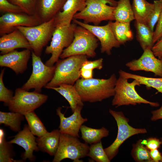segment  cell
I'll use <instances>...</instances> for the list:
<instances>
[{"mask_svg":"<svg viewBox=\"0 0 162 162\" xmlns=\"http://www.w3.org/2000/svg\"><path fill=\"white\" fill-rule=\"evenodd\" d=\"M24 116L20 113L12 112L0 111V124L8 126L15 132L21 130L22 121L24 119Z\"/></svg>","mask_w":162,"mask_h":162,"instance_id":"f1b7e54d","label":"cell"},{"mask_svg":"<svg viewBox=\"0 0 162 162\" xmlns=\"http://www.w3.org/2000/svg\"><path fill=\"white\" fill-rule=\"evenodd\" d=\"M77 25L73 22L68 26L56 27L50 44L45 49V53L46 54L51 55L45 62L46 65L53 66L58 61L64 48L68 47L72 42L74 31Z\"/></svg>","mask_w":162,"mask_h":162,"instance_id":"52a82bcc","label":"cell"},{"mask_svg":"<svg viewBox=\"0 0 162 162\" xmlns=\"http://www.w3.org/2000/svg\"><path fill=\"white\" fill-rule=\"evenodd\" d=\"M20 8L24 12L31 15H35L37 0H8Z\"/></svg>","mask_w":162,"mask_h":162,"instance_id":"e575fe53","label":"cell"},{"mask_svg":"<svg viewBox=\"0 0 162 162\" xmlns=\"http://www.w3.org/2000/svg\"><path fill=\"white\" fill-rule=\"evenodd\" d=\"M32 71L28 80L22 87L26 91L34 89V91L40 93L52 79L54 75L55 66H49L44 64L40 56L32 51Z\"/></svg>","mask_w":162,"mask_h":162,"instance_id":"8fae6325","label":"cell"},{"mask_svg":"<svg viewBox=\"0 0 162 162\" xmlns=\"http://www.w3.org/2000/svg\"><path fill=\"white\" fill-rule=\"evenodd\" d=\"M50 89L57 92L67 100L72 112L78 107L84 106L83 102L74 85L63 84Z\"/></svg>","mask_w":162,"mask_h":162,"instance_id":"7402d4cb","label":"cell"},{"mask_svg":"<svg viewBox=\"0 0 162 162\" xmlns=\"http://www.w3.org/2000/svg\"><path fill=\"white\" fill-rule=\"evenodd\" d=\"M109 22L115 38L120 45L124 44L133 39V35L130 22L116 21L115 22L110 21Z\"/></svg>","mask_w":162,"mask_h":162,"instance_id":"cb8c5ba5","label":"cell"},{"mask_svg":"<svg viewBox=\"0 0 162 162\" xmlns=\"http://www.w3.org/2000/svg\"><path fill=\"white\" fill-rule=\"evenodd\" d=\"M152 50L156 57L159 59L162 58V38L154 44Z\"/></svg>","mask_w":162,"mask_h":162,"instance_id":"60d3db41","label":"cell"},{"mask_svg":"<svg viewBox=\"0 0 162 162\" xmlns=\"http://www.w3.org/2000/svg\"><path fill=\"white\" fill-rule=\"evenodd\" d=\"M154 44L162 38V10L157 22L155 30L153 32Z\"/></svg>","mask_w":162,"mask_h":162,"instance_id":"ab89813d","label":"cell"},{"mask_svg":"<svg viewBox=\"0 0 162 162\" xmlns=\"http://www.w3.org/2000/svg\"><path fill=\"white\" fill-rule=\"evenodd\" d=\"M86 1L67 0L62 8V11H59L54 18L55 27L70 25L74 15L85 8Z\"/></svg>","mask_w":162,"mask_h":162,"instance_id":"d6986e66","label":"cell"},{"mask_svg":"<svg viewBox=\"0 0 162 162\" xmlns=\"http://www.w3.org/2000/svg\"><path fill=\"white\" fill-rule=\"evenodd\" d=\"M18 48L32 50L28 40L19 29L16 28L11 32L1 36L0 38L1 55L7 53Z\"/></svg>","mask_w":162,"mask_h":162,"instance_id":"ac0fdd59","label":"cell"},{"mask_svg":"<svg viewBox=\"0 0 162 162\" xmlns=\"http://www.w3.org/2000/svg\"><path fill=\"white\" fill-rule=\"evenodd\" d=\"M152 116L151 118L152 121H156L162 119V104L160 107L156 110H153L151 112Z\"/></svg>","mask_w":162,"mask_h":162,"instance_id":"ee69618b","label":"cell"},{"mask_svg":"<svg viewBox=\"0 0 162 162\" xmlns=\"http://www.w3.org/2000/svg\"><path fill=\"white\" fill-rule=\"evenodd\" d=\"M83 107L78 106L68 117H65L61 111L62 108L58 107L56 110V114L60 119L59 130L61 134H67L79 137V132L81 126L88 121L86 118L82 116L81 111Z\"/></svg>","mask_w":162,"mask_h":162,"instance_id":"9a60e30c","label":"cell"},{"mask_svg":"<svg viewBox=\"0 0 162 162\" xmlns=\"http://www.w3.org/2000/svg\"><path fill=\"white\" fill-rule=\"evenodd\" d=\"M87 156L97 162L110 161L103 148L101 141L91 145Z\"/></svg>","mask_w":162,"mask_h":162,"instance_id":"1f68e13d","label":"cell"},{"mask_svg":"<svg viewBox=\"0 0 162 162\" xmlns=\"http://www.w3.org/2000/svg\"><path fill=\"white\" fill-rule=\"evenodd\" d=\"M4 72V69L2 70L0 74V101L8 106L14 96L13 92L6 88L4 83L3 76Z\"/></svg>","mask_w":162,"mask_h":162,"instance_id":"d590c367","label":"cell"},{"mask_svg":"<svg viewBox=\"0 0 162 162\" xmlns=\"http://www.w3.org/2000/svg\"><path fill=\"white\" fill-rule=\"evenodd\" d=\"M78 137L61 133L59 142L52 162H60L68 158L74 162H82L80 159L87 156L89 146L81 142Z\"/></svg>","mask_w":162,"mask_h":162,"instance_id":"ba28073f","label":"cell"},{"mask_svg":"<svg viewBox=\"0 0 162 162\" xmlns=\"http://www.w3.org/2000/svg\"><path fill=\"white\" fill-rule=\"evenodd\" d=\"M117 2L114 0H87L85 8L76 13L73 19L98 26L103 21L115 20L114 11Z\"/></svg>","mask_w":162,"mask_h":162,"instance_id":"3957f363","label":"cell"},{"mask_svg":"<svg viewBox=\"0 0 162 162\" xmlns=\"http://www.w3.org/2000/svg\"><path fill=\"white\" fill-rule=\"evenodd\" d=\"M60 134L59 130L55 129L38 137L36 140L39 150L54 156L58 147Z\"/></svg>","mask_w":162,"mask_h":162,"instance_id":"44dd1931","label":"cell"},{"mask_svg":"<svg viewBox=\"0 0 162 162\" xmlns=\"http://www.w3.org/2000/svg\"><path fill=\"white\" fill-rule=\"evenodd\" d=\"M34 135L30 130L28 125L26 124L23 129L19 131L13 139L8 142L12 144H16L23 148L25 151L23 159L25 160L28 159L32 161L34 159V151H38L39 150L36 138Z\"/></svg>","mask_w":162,"mask_h":162,"instance_id":"e0dca14e","label":"cell"},{"mask_svg":"<svg viewBox=\"0 0 162 162\" xmlns=\"http://www.w3.org/2000/svg\"><path fill=\"white\" fill-rule=\"evenodd\" d=\"M0 11L6 13H25L20 8L11 3L8 0H0Z\"/></svg>","mask_w":162,"mask_h":162,"instance_id":"8d00e7d4","label":"cell"},{"mask_svg":"<svg viewBox=\"0 0 162 162\" xmlns=\"http://www.w3.org/2000/svg\"><path fill=\"white\" fill-rule=\"evenodd\" d=\"M142 140L140 139L133 144L132 157L136 162H153L150 157V150L142 143Z\"/></svg>","mask_w":162,"mask_h":162,"instance_id":"4dcf8cb0","label":"cell"},{"mask_svg":"<svg viewBox=\"0 0 162 162\" xmlns=\"http://www.w3.org/2000/svg\"><path fill=\"white\" fill-rule=\"evenodd\" d=\"M81 138L87 144L99 142L103 138L107 137L109 131L104 127L100 129L93 128L82 125L80 128Z\"/></svg>","mask_w":162,"mask_h":162,"instance_id":"d4e9b609","label":"cell"},{"mask_svg":"<svg viewBox=\"0 0 162 162\" xmlns=\"http://www.w3.org/2000/svg\"><path fill=\"white\" fill-rule=\"evenodd\" d=\"M141 57L127 63L125 65L131 70H143L154 73L155 76L162 77V58H156L152 49H147Z\"/></svg>","mask_w":162,"mask_h":162,"instance_id":"5bb4252c","label":"cell"},{"mask_svg":"<svg viewBox=\"0 0 162 162\" xmlns=\"http://www.w3.org/2000/svg\"><path fill=\"white\" fill-rule=\"evenodd\" d=\"M117 80L113 74L107 79H79L74 85L83 102L94 103L114 96Z\"/></svg>","mask_w":162,"mask_h":162,"instance_id":"6da1fadb","label":"cell"},{"mask_svg":"<svg viewBox=\"0 0 162 162\" xmlns=\"http://www.w3.org/2000/svg\"><path fill=\"white\" fill-rule=\"evenodd\" d=\"M132 6L135 20L146 23L154 8V4L146 0H133Z\"/></svg>","mask_w":162,"mask_h":162,"instance_id":"4316f807","label":"cell"},{"mask_svg":"<svg viewBox=\"0 0 162 162\" xmlns=\"http://www.w3.org/2000/svg\"><path fill=\"white\" fill-rule=\"evenodd\" d=\"M81 77L84 79H88L93 77V70L81 68L80 70Z\"/></svg>","mask_w":162,"mask_h":162,"instance_id":"7bdbcfd3","label":"cell"},{"mask_svg":"<svg viewBox=\"0 0 162 162\" xmlns=\"http://www.w3.org/2000/svg\"><path fill=\"white\" fill-rule=\"evenodd\" d=\"M88 57L85 55H77L58 60L55 65L53 77L45 88L50 89L63 84L74 85L81 77V69Z\"/></svg>","mask_w":162,"mask_h":162,"instance_id":"7a4b0ae2","label":"cell"},{"mask_svg":"<svg viewBox=\"0 0 162 162\" xmlns=\"http://www.w3.org/2000/svg\"><path fill=\"white\" fill-rule=\"evenodd\" d=\"M128 79L122 76L117 79L115 87V94L112 101V105L116 108L123 105L144 104L154 107H158V102L148 101L142 97L137 92L135 87L141 85L137 80H134L129 83Z\"/></svg>","mask_w":162,"mask_h":162,"instance_id":"5b68a950","label":"cell"},{"mask_svg":"<svg viewBox=\"0 0 162 162\" xmlns=\"http://www.w3.org/2000/svg\"><path fill=\"white\" fill-rule=\"evenodd\" d=\"M36 15H31L25 13H7L0 17V34L9 33L19 26L32 27L41 23Z\"/></svg>","mask_w":162,"mask_h":162,"instance_id":"4fadbf2b","label":"cell"},{"mask_svg":"<svg viewBox=\"0 0 162 162\" xmlns=\"http://www.w3.org/2000/svg\"><path fill=\"white\" fill-rule=\"evenodd\" d=\"M115 20L130 22L135 17L130 0H119L114 11Z\"/></svg>","mask_w":162,"mask_h":162,"instance_id":"484cf974","label":"cell"},{"mask_svg":"<svg viewBox=\"0 0 162 162\" xmlns=\"http://www.w3.org/2000/svg\"><path fill=\"white\" fill-rule=\"evenodd\" d=\"M160 141H161V143H162V138H161L160 139Z\"/></svg>","mask_w":162,"mask_h":162,"instance_id":"f6af8a7d","label":"cell"},{"mask_svg":"<svg viewBox=\"0 0 162 162\" xmlns=\"http://www.w3.org/2000/svg\"><path fill=\"white\" fill-rule=\"evenodd\" d=\"M109 112L116 121L118 128L117 136L113 142L104 148L108 158L111 161L118 154L119 147L128 139L139 134L147 132L145 128H135L129 124V119L122 111H117L109 109Z\"/></svg>","mask_w":162,"mask_h":162,"instance_id":"9c48e42d","label":"cell"},{"mask_svg":"<svg viewBox=\"0 0 162 162\" xmlns=\"http://www.w3.org/2000/svg\"><path fill=\"white\" fill-rule=\"evenodd\" d=\"M4 134V130L0 129V162H16L12 158L13 154L11 146L12 144L6 141Z\"/></svg>","mask_w":162,"mask_h":162,"instance_id":"d6a6232c","label":"cell"},{"mask_svg":"<svg viewBox=\"0 0 162 162\" xmlns=\"http://www.w3.org/2000/svg\"><path fill=\"white\" fill-rule=\"evenodd\" d=\"M99 40L90 31L80 26H77L74 39L71 44L63 50L60 58L63 59L74 55H83L93 58Z\"/></svg>","mask_w":162,"mask_h":162,"instance_id":"277c9868","label":"cell"},{"mask_svg":"<svg viewBox=\"0 0 162 162\" xmlns=\"http://www.w3.org/2000/svg\"><path fill=\"white\" fill-rule=\"evenodd\" d=\"M119 75L128 79H133L137 80L141 85L148 88H153L162 94V77L153 78L147 77L128 73L120 70L118 72Z\"/></svg>","mask_w":162,"mask_h":162,"instance_id":"83f0119b","label":"cell"},{"mask_svg":"<svg viewBox=\"0 0 162 162\" xmlns=\"http://www.w3.org/2000/svg\"><path fill=\"white\" fill-rule=\"evenodd\" d=\"M24 116L28 122L30 130L34 135L40 137L48 132L34 111L27 113Z\"/></svg>","mask_w":162,"mask_h":162,"instance_id":"f546056e","label":"cell"},{"mask_svg":"<svg viewBox=\"0 0 162 162\" xmlns=\"http://www.w3.org/2000/svg\"><path fill=\"white\" fill-rule=\"evenodd\" d=\"M134 26L136 31V38L143 50L152 49L154 45L153 32L144 22L135 20Z\"/></svg>","mask_w":162,"mask_h":162,"instance_id":"603a6c76","label":"cell"},{"mask_svg":"<svg viewBox=\"0 0 162 162\" xmlns=\"http://www.w3.org/2000/svg\"><path fill=\"white\" fill-rule=\"evenodd\" d=\"M67 0H37L36 15L41 23L54 18L60 11Z\"/></svg>","mask_w":162,"mask_h":162,"instance_id":"ffe728a7","label":"cell"},{"mask_svg":"<svg viewBox=\"0 0 162 162\" xmlns=\"http://www.w3.org/2000/svg\"><path fill=\"white\" fill-rule=\"evenodd\" d=\"M151 158L154 162H162V154L157 149L150 150Z\"/></svg>","mask_w":162,"mask_h":162,"instance_id":"b9f144b4","label":"cell"},{"mask_svg":"<svg viewBox=\"0 0 162 162\" xmlns=\"http://www.w3.org/2000/svg\"><path fill=\"white\" fill-rule=\"evenodd\" d=\"M141 142L150 150L158 149L162 144L160 140L153 137H150L146 140H142Z\"/></svg>","mask_w":162,"mask_h":162,"instance_id":"74e56055","label":"cell"},{"mask_svg":"<svg viewBox=\"0 0 162 162\" xmlns=\"http://www.w3.org/2000/svg\"><path fill=\"white\" fill-rule=\"evenodd\" d=\"M55 28L53 18L36 26H19L16 28L20 31L27 39L32 51L40 57L43 48L51 39Z\"/></svg>","mask_w":162,"mask_h":162,"instance_id":"8992f818","label":"cell"},{"mask_svg":"<svg viewBox=\"0 0 162 162\" xmlns=\"http://www.w3.org/2000/svg\"><path fill=\"white\" fill-rule=\"evenodd\" d=\"M153 3V10L147 19L146 23L154 32V26L157 22L162 10V0H154Z\"/></svg>","mask_w":162,"mask_h":162,"instance_id":"836d02e7","label":"cell"},{"mask_svg":"<svg viewBox=\"0 0 162 162\" xmlns=\"http://www.w3.org/2000/svg\"><path fill=\"white\" fill-rule=\"evenodd\" d=\"M73 22L88 29L97 38L100 42L102 53L110 55L113 48L120 47V45L115 38L109 22L103 26L91 25L74 19Z\"/></svg>","mask_w":162,"mask_h":162,"instance_id":"7c38bea8","label":"cell"},{"mask_svg":"<svg viewBox=\"0 0 162 162\" xmlns=\"http://www.w3.org/2000/svg\"><path fill=\"white\" fill-rule=\"evenodd\" d=\"M103 61L102 58L92 61L87 60L83 63L81 68L92 70L95 69L100 70L103 68Z\"/></svg>","mask_w":162,"mask_h":162,"instance_id":"f35d334b","label":"cell"},{"mask_svg":"<svg viewBox=\"0 0 162 162\" xmlns=\"http://www.w3.org/2000/svg\"><path fill=\"white\" fill-rule=\"evenodd\" d=\"M32 50L28 49L21 51L14 50L0 56V66L9 68L16 74L23 73L27 69Z\"/></svg>","mask_w":162,"mask_h":162,"instance_id":"2e32d148","label":"cell"},{"mask_svg":"<svg viewBox=\"0 0 162 162\" xmlns=\"http://www.w3.org/2000/svg\"><path fill=\"white\" fill-rule=\"evenodd\" d=\"M48 98L47 95L34 91L29 92L18 88L8 106L11 112L24 115L40 107L46 101Z\"/></svg>","mask_w":162,"mask_h":162,"instance_id":"30bf717a","label":"cell"}]
</instances>
